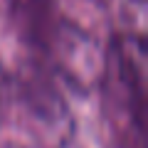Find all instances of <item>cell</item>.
Masks as SVG:
<instances>
[{
	"label": "cell",
	"mask_w": 148,
	"mask_h": 148,
	"mask_svg": "<svg viewBox=\"0 0 148 148\" xmlns=\"http://www.w3.org/2000/svg\"><path fill=\"white\" fill-rule=\"evenodd\" d=\"M109 123L121 148H146V40L141 32L116 35L101 59Z\"/></svg>",
	"instance_id": "obj_1"
},
{
	"label": "cell",
	"mask_w": 148,
	"mask_h": 148,
	"mask_svg": "<svg viewBox=\"0 0 148 148\" xmlns=\"http://www.w3.org/2000/svg\"><path fill=\"white\" fill-rule=\"evenodd\" d=\"M0 148H42V146H35V143H3Z\"/></svg>",
	"instance_id": "obj_2"
}]
</instances>
